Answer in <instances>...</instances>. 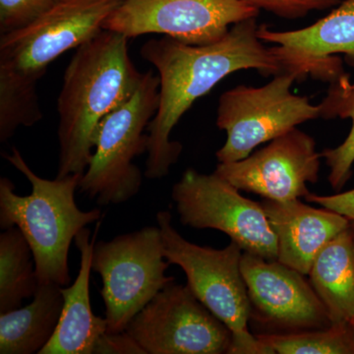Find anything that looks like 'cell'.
I'll use <instances>...</instances> for the list:
<instances>
[{
    "label": "cell",
    "mask_w": 354,
    "mask_h": 354,
    "mask_svg": "<svg viewBox=\"0 0 354 354\" xmlns=\"http://www.w3.org/2000/svg\"><path fill=\"white\" fill-rule=\"evenodd\" d=\"M310 283L332 323L354 322V228L332 239L314 260Z\"/></svg>",
    "instance_id": "obj_18"
},
{
    "label": "cell",
    "mask_w": 354,
    "mask_h": 354,
    "mask_svg": "<svg viewBox=\"0 0 354 354\" xmlns=\"http://www.w3.org/2000/svg\"><path fill=\"white\" fill-rule=\"evenodd\" d=\"M157 223L165 259L183 269L195 297L232 332L230 354H276L248 330L251 304L241 272V246L232 241L225 248L214 249L186 241L167 211L158 212Z\"/></svg>",
    "instance_id": "obj_5"
},
{
    "label": "cell",
    "mask_w": 354,
    "mask_h": 354,
    "mask_svg": "<svg viewBox=\"0 0 354 354\" xmlns=\"http://www.w3.org/2000/svg\"><path fill=\"white\" fill-rule=\"evenodd\" d=\"M125 332L145 354H230L232 334L187 285L171 283L140 311Z\"/></svg>",
    "instance_id": "obj_10"
},
{
    "label": "cell",
    "mask_w": 354,
    "mask_h": 354,
    "mask_svg": "<svg viewBox=\"0 0 354 354\" xmlns=\"http://www.w3.org/2000/svg\"><path fill=\"white\" fill-rule=\"evenodd\" d=\"M59 0H0V34L31 24Z\"/></svg>",
    "instance_id": "obj_22"
},
{
    "label": "cell",
    "mask_w": 354,
    "mask_h": 354,
    "mask_svg": "<svg viewBox=\"0 0 354 354\" xmlns=\"http://www.w3.org/2000/svg\"><path fill=\"white\" fill-rule=\"evenodd\" d=\"M256 18L237 23L216 43L191 46L169 38L152 39L143 44L141 55L157 69L160 104L148 127L145 176L162 179L178 162L183 152L171 134L183 114L198 99L225 77L243 69L264 76L281 74L278 57L258 37Z\"/></svg>",
    "instance_id": "obj_1"
},
{
    "label": "cell",
    "mask_w": 354,
    "mask_h": 354,
    "mask_svg": "<svg viewBox=\"0 0 354 354\" xmlns=\"http://www.w3.org/2000/svg\"><path fill=\"white\" fill-rule=\"evenodd\" d=\"M256 335L278 354H354V328L348 323H333L326 329Z\"/></svg>",
    "instance_id": "obj_21"
},
{
    "label": "cell",
    "mask_w": 354,
    "mask_h": 354,
    "mask_svg": "<svg viewBox=\"0 0 354 354\" xmlns=\"http://www.w3.org/2000/svg\"><path fill=\"white\" fill-rule=\"evenodd\" d=\"M239 191L215 172L189 169L174 184L171 198L185 227L220 230L243 252L278 260V241L262 203L242 196Z\"/></svg>",
    "instance_id": "obj_9"
},
{
    "label": "cell",
    "mask_w": 354,
    "mask_h": 354,
    "mask_svg": "<svg viewBox=\"0 0 354 354\" xmlns=\"http://www.w3.org/2000/svg\"><path fill=\"white\" fill-rule=\"evenodd\" d=\"M3 158L24 174L32 193L20 196L10 179L0 178V227H17L24 235L32 249L39 283L68 286L70 245L83 228L101 218V209L82 211L77 206L75 192L82 174L53 180L39 177L15 147Z\"/></svg>",
    "instance_id": "obj_4"
},
{
    "label": "cell",
    "mask_w": 354,
    "mask_h": 354,
    "mask_svg": "<svg viewBox=\"0 0 354 354\" xmlns=\"http://www.w3.org/2000/svg\"><path fill=\"white\" fill-rule=\"evenodd\" d=\"M160 104V78L142 73L129 97L104 118L95 130L94 152L79 190L101 206L129 201L141 189L143 176L135 158L147 153L148 130Z\"/></svg>",
    "instance_id": "obj_6"
},
{
    "label": "cell",
    "mask_w": 354,
    "mask_h": 354,
    "mask_svg": "<svg viewBox=\"0 0 354 354\" xmlns=\"http://www.w3.org/2000/svg\"><path fill=\"white\" fill-rule=\"evenodd\" d=\"M321 158L313 137L293 128L243 160L218 162L215 174L241 191L288 201L309 194L307 183L318 181Z\"/></svg>",
    "instance_id": "obj_12"
},
{
    "label": "cell",
    "mask_w": 354,
    "mask_h": 354,
    "mask_svg": "<svg viewBox=\"0 0 354 354\" xmlns=\"http://www.w3.org/2000/svg\"><path fill=\"white\" fill-rule=\"evenodd\" d=\"M169 265L158 227L95 242L92 270L102 278L109 334L125 332L133 318L174 283V277L165 276Z\"/></svg>",
    "instance_id": "obj_7"
},
{
    "label": "cell",
    "mask_w": 354,
    "mask_h": 354,
    "mask_svg": "<svg viewBox=\"0 0 354 354\" xmlns=\"http://www.w3.org/2000/svg\"><path fill=\"white\" fill-rule=\"evenodd\" d=\"M32 249L17 227L0 234V313L20 308L38 288Z\"/></svg>",
    "instance_id": "obj_19"
},
{
    "label": "cell",
    "mask_w": 354,
    "mask_h": 354,
    "mask_svg": "<svg viewBox=\"0 0 354 354\" xmlns=\"http://www.w3.org/2000/svg\"><path fill=\"white\" fill-rule=\"evenodd\" d=\"M247 3L286 19H298L310 11L322 10L339 0H244Z\"/></svg>",
    "instance_id": "obj_23"
},
{
    "label": "cell",
    "mask_w": 354,
    "mask_h": 354,
    "mask_svg": "<svg viewBox=\"0 0 354 354\" xmlns=\"http://www.w3.org/2000/svg\"><path fill=\"white\" fill-rule=\"evenodd\" d=\"M128 41L104 30L79 46L70 60L57 99V177L85 172L100 123L138 85L142 73L130 57Z\"/></svg>",
    "instance_id": "obj_3"
},
{
    "label": "cell",
    "mask_w": 354,
    "mask_h": 354,
    "mask_svg": "<svg viewBox=\"0 0 354 354\" xmlns=\"http://www.w3.org/2000/svg\"><path fill=\"white\" fill-rule=\"evenodd\" d=\"M278 241V261L308 276L314 260L351 221L330 211L308 206L299 199L262 202Z\"/></svg>",
    "instance_id": "obj_15"
},
{
    "label": "cell",
    "mask_w": 354,
    "mask_h": 354,
    "mask_svg": "<svg viewBox=\"0 0 354 354\" xmlns=\"http://www.w3.org/2000/svg\"><path fill=\"white\" fill-rule=\"evenodd\" d=\"M145 354L136 341L127 332L106 333L97 344L95 354Z\"/></svg>",
    "instance_id": "obj_24"
},
{
    "label": "cell",
    "mask_w": 354,
    "mask_h": 354,
    "mask_svg": "<svg viewBox=\"0 0 354 354\" xmlns=\"http://www.w3.org/2000/svg\"><path fill=\"white\" fill-rule=\"evenodd\" d=\"M259 11L244 0H123L104 30L129 39L160 34L206 46L225 38L230 26L257 17Z\"/></svg>",
    "instance_id": "obj_11"
},
{
    "label": "cell",
    "mask_w": 354,
    "mask_h": 354,
    "mask_svg": "<svg viewBox=\"0 0 354 354\" xmlns=\"http://www.w3.org/2000/svg\"><path fill=\"white\" fill-rule=\"evenodd\" d=\"M62 286L39 283L32 301L0 313V353H39L50 342L64 308Z\"/></svg>",
    "instance_id": "obj_17"
},
{
    "label": "cell",
    "mask_w": 354,
    "mask_h": 354,
    "mask_svg": "<svg viewBox=\"0 0 354 354\" xmlns=\"http://www.w3.org/2000/svg\"><path fill=\"white\" fill-rule=\"evenodd\" d=\"M322 118H351L353 121L348 136L334 149H326L321 155L330 167L329 183L333 189L339 191L348 180L354 164V83L344 74L332 83L327 97L321 102Z\"/></svg>",
    "instance_id": "obj_20"
},
{
    "label": "cell",
    "mask_w": 354,
    "mask_h": 354,
    "mask_svg": "<svg viewBox=\"0 0 354 354\" xmlns=\"http://www.w3.org/2000/svg\"><path fill=\"white\" fill-rule=\"evenodd\" d=\"M83 228L76 235L80 252V269L73 285L62 286L64 308L53 339L39 354H95L97 344L108 333L106 318L93 313L90 299V276L93 251L97 234Z\"/></svg>",
    "instance_id": "obj_16"
},
{
    "label": "cell",
    "mask_w": 354,
    "mask_h": 354,
    "mask_svg": "<svg viewBox=\"0 0 354 354\" xmlns=\"http://www.w3.org/2000/svg\"><path fill=\"white\" fill-rule=\"evenodd\" d=\"M258 37L272 46L281 73L292 74L297 81L307 75L330 84L344 75L342 62L333 55L342 53L354 66V0L344 2L323 19L295 31H272L258 27Z\"/></svg>",
    "instance_id": "obj_14"
},
{
    "label": "cell",
    "mask_w": 354,
    "mask_h": 354,
    "mask_svg": "<svg viewBox=\"0 0 354 354\" xmlns=\"http://www.w3.org/2000/svg\"><path fill=\"white\" fill-rule=\"evenodd\" d=\"M123 0H59L31 24L0 37V142L43 118L37 85L60 55L95 38Z\"/></svg>",
    "instance_id": "obj_2"
},
{
    "label": "cell",
    "mask_w": 354,
    "mask_h": 354,
    "mask_svg": "<svg viewBox=\"0 0 354 354\" xmlns=\"http://www.w3.org/2000/svg\"><path fill=\"white\" fill-rule=\"evenodd\" d=\"M306 201L314 203L323 208L337 212L354 223V189L344 193H337L330 196L309 193L304 197Z\"/></svg>",
    "instance_id": "obj_25"
},
{
    "label": "cell",
    "mask_w": 354,
    "mask_h": 354,
    "mask_svg": "<svg viewBox=\"0 0 354 354\" xmlns=\"http://www.w3.org/2000/svg\"><path fill=\"white\" fill-rule=\"evenodd\" d=\"M295 75L278 74L262 87L241 85L223 93L216 109V127L227 132L216 153L218 162L243 160L254 149L306 121L322 118V106L291 92Z\"/></svg>",
    "instance_id": "obj_8"
},
{
    "label": "cell",
    "mask_w": 354,
    "mask_h": 354,
    "mask_svg": "<svg viewBox=\"0 0 354 354\" xmlns=\"http://www.w3.org/2000/svg\"><path fill=\"white\" fill-rule=\"evenodd\" d=\"M353 228H354V223H353ZM351 325H353V328H354V322L353 324H351Z\"/></svg>",
    "instance_id": "obj_26"
},
{
    "label": "cell",
    "mask_w": 354,
    "mask_h": 354,
    "mask_svg": "<svg viewBox=\"0 0 354 354\" xmlns=\"http://www.w3.org/2000/svg\"><path fill=\"white\" fill-rule=\"evenodd\" d=\"M241 272L255 320L286 333L332 325L327 309L301 272L247 252L242 255Z\"/></svg>",
    "instance_id": "obj_13"
}]
</instances>
